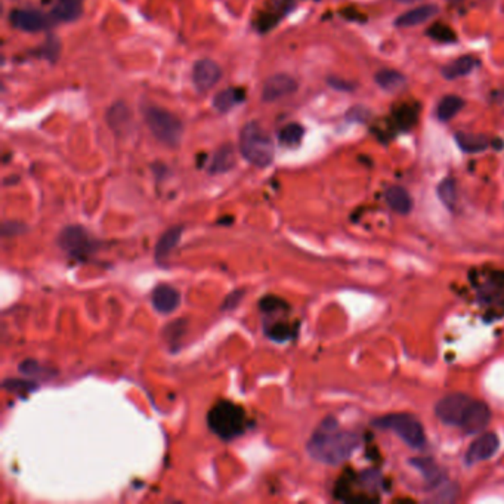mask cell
<instances>
[{
  "instance_id": "cell-1",
  "label": "cell",
  "mask_w": 504,
  "mask_h": 504,
  "mask_svg": "<svg viewBox=\"0 0 504 504\" xmlns=\"http://www.w3.org/2000/svg\"><path fill=\"white\" fill-rule=\"evenodd\" d=\"M359 442L361 439L356 434L342 430L333 417H327L310 436L308 451L312 459L336 466L349 459Z\"/></svg>"
},
{
  "instance_id": "cell-2",
  "label": "cell",
  "mask_w": 504,
  "mask_h": 504,
  "mask_svg": "<svg viewBox=\"0 0 504 504\" xmlns=\"http://www.w3.org/2000/svg\"><path fill=\"white\" fill-rule=\"evenodd\" d=\"M207 423L219 438L230 441L244 434L249 420L242 407L222 400L212 407L207 416Z\"/></svg>"
},
{
  "instance_id": "cell-3",
  "label": "cell",
  "mask_w": 504,
  "mask_h": 504,
  "mask_svg": "<svg viewBox=\"0 0 504 504\" xmlns=\"http://www.w3.org/2000/svg\"><path fill=\"white\" fill-rule=\"evenodd\" d=\"M239 151L243 157L258 167H267L274 160V143L263 127L251 122L239 134Z\"/></svg>"
},
{
  "instance_id": "cell-4",
  "label": "cell",
  "mask_w": 504,
  "mask_h": 504,
  "mask_svg": "<svg viewBox=\"0 0 504 504\" xmlns=\"http://www.w3.org/2000/svg\"><path fill=\"white\" fill-rule=\"evenodd\" d=\"M145 122L151 134L164 145H179L184 135V125L175 114L159 107H150L145 110Z\"/></svg>"
},
{
  "instance_id": "cell-5",
  "label": "cell",
  "mask_w": 504,
  "mask_h": 504,
  "mask_svg": "<svg viewBox=\"0 0 504 504\" xmlns=\"http://www.w3.org/2000/svg\"><path fill=\"white\" fill-rule=\"evenodd\" d=\"M373 425L379 429L395 432L411 448H422L425 446V429L422 423L410 414H388L376 418Z\"/></svg>"
},
{
  "instance_id": "cell-6",
  "label": "cell",
  "mask_w": 504,
  "mask_h": 504,
  "mask_svg": "<svg viewBox=\"0 0 504 504\" xmlns=\"http://www.w3.org/2000/svg\"><path fill=\"white\" fill-rule=\"evenodd\" d=\"M473 402L475 400L471 398L469 395L451 393L436 404L435 413L442 423L450 426H459L462 429L467 416H469Z\"/></svg>"
},
{
  "instance_id": "cell-7",
  "label": "cell",
  "mask_w": 504,
  "mask_h": 504,
  "mask_svg": "<svg viewBox=\"0 0 504 504\" xmlns=\"http://www.w3.org/2000/svg\"><path fill=\"white\" fill-rule=\"evenodd\" d=\"M58 243L64 251L74 258H85L95 251V242L81 226H67L59 234Z\"/></svg>"
},
{
  "instance_id": "cell-8",
  "label": "cell",
  "mask_w": 504,
  "mask_h": 504,
  "mask_svg": "<svg viewBox=\"0 0 504 504\" xmlns=\"http://www.w3.org/2000/svg\"><path fill=\"white\" fill-rule=\"evenodd\" d=\"M297 90V81L289 74L271 76L262 89V100L274 102L283 100Z\"/></svg>"
},
{
  "instance_id": "cell-9",
  "label": "cell",
  "mask_w": 504,
  "mask_h": 504,
  "mask_svg": "<svg viewBox=\"0 0 504 504\" xmlns=\"http://www.w3.org/2000/svg\"><path fill=\"white\" fill-rule=\"evenodd\" d=\"M500 448V439L496 434H484L479 436L466 452V464H475L493 457Z\"/></svg>"
},
{
  "instance_id": "cell-10",
  "label": "cell",
  "mask_w": 504,
  "mask_h": 504,
  "mask_svg": "<svg viewBox=\"0 0 504 504\" xmlns=\"http://www.w3.org/2000/svg\"><path fill=\"white\" fill-rule=\"evenodd\" d=\"M222 77L221 67L210 59H201L193 70V81L198 92L210 90Z\"/></svg>"
},
{
  "instance_id": "cell-11",
  "label": "cell",
  "mask_w": 504,
  "mask_h": 504,
  "mask_svg": "<svg viewBox=\"0 0 504 504\" xmlns=\"http://www.w3.org/2000/svg\"><path fill=\"white\" fill-rule=\"evenodd\" d=\"M10 24L15 29H19L22 31L34 33V31H40V30L46 29L47 21H46L45 15L40 14V12H38V10L17 9L10 14Z\"/></svg>"
},
{
  "instance_id": "cell-12",
  "label": "cell",
  "mask_w": 504,
  "mask_h": 504,
  "mask_svg": "<svg viewBox=\"0 0 504 504\" xmlns=\"http://www.w3.org/2000/svg\"><path fill=\"white\" fill-rule=\"evenodd\" d=\"M489 418H491V411H489L488 405L482 401L475 400L471 411H469V416H467L462 429H463V432H466V434H469V435L479 434V432L484 430L488 426Z\"/></svg>"
},
{
  "instance_id": "cell-13",
  "label": "cell",
  "mask_w": 504,
  "mask_h": 504,
  "mask_svg": "<svg viewBox=\"0 0 504 504\" xmlns=\"http://www.w3.org/2000/svg\"><path fill=\"white\" fill-rule=\"evenodd\" d=\"M179 302H181V296L172 285L162 284L152 293V305L160 314H171L179 306Z\"/></svg>"
},
{
  "instance_id": "cell-14",
  "label": "cell",
  "mask_w": 504,
  "mask_h": 504,
  "mask_svg": "<svg viewBox=\"0 0 504 504\" xmlns=\"http://www.w3.org/2000/svg\"><path fill=\"white\" fill-rule=\"evenodd\" d=\"M438 6L435 5H422L417 6L411 10L405 12L401 17L395 19V26L398 27H414L418 24L427 22L430 18H434L438 14Z\"/></svg>"
},
{
  "instance_id": "cell-15",
  "label": "cell",
  "mask_w": 504,
  "mask_h": 504,
  "mask_svg": "<svg viewBox=\"0 0 504 504\" xmlns=\"http://www.w3.org/2000/svg\"><path fill=\"white\" fill-rule=\"evenodd\" d=\"M478 290H479V297H481V301L487 302V305H489V302L497 301V299L498 301H501L504 296V274L493 272L491 274V277L485 280V283L478 285Z\"/></svg>"
},
{
  "instance_id": "cell-16",
  "label": "cell",
  "mask_w": 504,
  "mask_h": 504,
  "mask_svg": "<svg viewBox=\"0 0 504 504\" xmlns=\"http://www.w3.org/2000/svg\"><path fill=\"white\" fill-rule=\"evenodd\" d=\"M389 207L400 214L410 213L413 209V198L402 187H391L385 194Z\"/></svg>"
},
{
  "instance_id": "cell-17",
  "label": "cell",
  "mask_w": 504,
  "mask_h": 504,
  "mask_svg": "<svg viewBox=\"0 0 504 504\" xmlns=\"http://www.w3.org/2000/svg\"><path fill=\"white\" fill-rule=\"evenodd\" d=\"M182 231L184 226H173L163 234V237L159 239L157 247H155V259H157V262H162L169 258L172 250L176 247L179 239H181Z\"/></svg>"
},
{
  "instance_id": "cell-18",
  "label": "cell",
  "mask_w": 504,
  "mask_h": 504,
  "mask_svg": "<svg viewBox=\"0 0 504 504\" xmlns=\"http://www.w3.org/2000/svg\"><path fill=\"white\" fill-rule=\"evenodd\" d=\"M478 65L476 59L472 56H460L457 59H454L452 63L447 64L446 67L442 68V76L448 79V80H454L459 79L463 76H467L469 73H472V70Z\"/></svg>"
},
{
  "instance_id": "cell-19",
  "label": "cell",
  "mask_w": 504,
  "mask_h": 504,
  "mask_svg": "<svg viewBox=\"0 0 504 504\" xmlns=\"http://www.w3.org/2000/svg\"><path fill=\"white\" fill-rule=\"evenodd\" d=\"M455 141H457L459 147L464 152H469V154L485 151L491 145L489 139L485 135L467 134V132H459V134H455Z\"/></svg>"
},
{
  "instance_id": "cell-20",
  "label": "cell",
  "mask_w": 504,
  "mask_h": 504,
  "mask_svg": "<svg viewBox=\"0 0 504 504\" xmlns=\"http://www.w3.org/2000/svg\"><path fill=\"white\" fill-rule=\"evenodd\" d=\"M235 166V150L233 145H223L214 152L210 163V173H223Z\"/></svg>"
},
{
  "instance_id": "cell-21",
  "label": "cell",
  "mask_w": 504,
  "mask_h": 504,
  "mask_svg": "<svg viewBox=\"0 0 504 504\" xmlns=\"http://www.w3.org/2000/svg\"><path fill=\"white\" fill-rule=\"evenodd\" d=\"M263 330H265L268 338L275 342H285L294 336V329L287 321L265 320V322H263Z\"/></svg>"
},
{
  "instance_id": "cell-22",
  "label": "cell",
  "mask_w": 504,
  "mask_h": 504,
  "mask_svg": "<svg viewBox=\"0 0 504 504\" xmlns=\"http://www.w3.org/2000/svg\"><path fill=\"white\" fill-rule=\"evenodd\" d=\"M244 97H246L244 90L230 88V89H225L216 95L213 100V105L216 110L225 113V111H230L234 105L242 102L244 100Z\"/></svg>"
},
{
  "instance_id": "cell-23",
  "label": "cell",
  "mask_w": 504,
  "mask_h": 504,
  "mask_svg": "<svg viewBox=\"0 0 504 504\" xmlns=\"http://www.w3.org/2000/svg\"><path fill=\"white\" fill-rule=\"evenodd\" d=\"M375 80L381 89H385L388 92L400 90L401 88H404L405 81H407L405 76L398 73V71H395V70H381V71H379V73L375 77Z\"/></svg>"
},
{
  "instance_id": "cell-24",
  "label": "cell",
  "mask_w": 504,
  "mask_h": 504,
  "mask_svg": "<svg viewBox=\"0 0 504 504\" xmlns=\"http://www.w3.org/2000/svg\"><path fill=\"white\" fill-rule=\"evenodd\" d=\"M130 118L132 116L129 111V107L123 102L114 104L107 114V122L114 130H123L126 126H129Z\"/></svg>"
},
{
  "instance_id": "cell-25",
  "label": "cell",
  "mask_w": 504,
  "mask_h": 504,
  "mask_svg": "<svg viewBox=\"0 0 504 504\" xmlns=\"http://www.w3.org/2000/svg\"><path fill=\"white\" fill-rule=\"evenodd\" d=\"M464 105V101L460 97H455V95H448L443 100H441L438 105L436 116L441 122H448L455 114H459L460 110Z\"/></svg>"
},
{
  "instance_id": "cell-26",
  "label": "cell",
  "mask_w": 504,
  "mask_h": 504,
  "mask_svg": "<svg viewBox=\"0 0 504 504\" xmlns=\"http://www.w3.org/2000/svg\"><path fill=\"white\" fill-rule=\"evenodd\" d=\"M411 463L417 467V469H418L420 472H422V473L425 475L426 481H427L429 485H432V487L438 485V484L441 482V479L443 478V473L441 472L439 467H438L434 462L429 460V459H416V460H413Z\"/></svg>"
},
{
  "instance_id": "cell-27",
  "label": "cell",
  "mask_w": 504,
  "mask_h": 504,
  "mask_svg": "<svg viewBox=\"0 0 504 504\" xmlns=\"http://www.w3.org/2000/svg\"><path fill=\"white\" fill-rule=\"evenodd\" d=\"M52 14L59 21H76L81 14L80 2H59Z\"/></svg>"
},
{
  "instance_id": "cell-28",
  "label": "cell",
  "mask_w": 504,
  "mask_h": 504,
  "mask_svg": "<svg viewBox=\"0 0 504 504\" xmlns=\"http://www.w3.org/2000/svg\"><path fill=\"white\" fill-rule=\"evenodd\" d=\"M438 197L450 210L454 209L455 201H457V189H455V182L452 179H443L438 185Z\"/></svg>"
},
{
  "instance_id": "cell-29",
  "label": "cell",
  "mask_w": 504,
  "mask_h": 504,
  "mask_svg": "<svg viewBox=\"0 0 504 504\" xmlns=\"http://www.w3.org/2000/svg\"><path fill=\"white\" fill-rule=\"evenodd\" d=\"M304 134H305V129L301 125L290 123L281 129L280 141L284 143V145L293 147V145H297V143L302 141Z\"/></svg>"
},
{
  "instance_id": "cell-30",
  "label": "cell",
  "mask_w": 504,
  "mask_h": 504,
  "mask_svg": "<svg viewBox=\"0 0 504 504\" xmlns=\"http://www.w3.org/2000/svg\"><path fill=\"white\" fill-rule=\"evenodd\" d=\"M259 308L262 309L263 314L267 315H274V314H280V312H284L289 309V305H287L283 299L277 297V296H265L259 302Z\"/></svg>"
},
{
  "instance_id": "cell-31",
  "label": "cell",
  "mask_w": 504,
  "mask_h": 504,
  "mask_svg": "<svg viewBox=\"0 0 504 504\" xmlns=\"http://www.w3.org/2000/svg\"><path fill=\"white\" fill-rule=\"evenodd\" d=\"M427 34L430 36V39L438 40L441 43H452L457 40V36L452 31V29H450L446 24H435L427 30Z\"/></svg>"
},
{
  "instance_id": "cell-32",
  "label": "cell",
  "mask_w": 504,
  "mask_h": 504,
  "mask_svg": "<svg viewBox=\"0 0 504 504\" xmlns=\"http://www.w3.org/2000/svg\"><path fill=\"white\" fill-rule=\"evenodd\" d=\"M3 386L8 391L12 392H21V393H29L31 391L36 389V385L33 381H27V380H19V379H9L3 381Z\"/></svg>"
},
{
  "instance_id": "cell-33",
  "label": "cell",
  "mask_w": 504,
  "mask_h": 504,
  "mask_svg": "<svg viewBox=\"0 0 504 504\" xmlns=\"http://www.w3.org/2000/svg\"><path fill=\"white\" fill-rule=\"evenodd\" d=\"M359 481L363 482L364 487L370 488V489H376L377 485L380 484V473L377 471H367L359 478Z\"/></svg>"
},
{
  "instance_id": "cell-34",
  "label": "cell",
  "mask_w": 504,
  "mask_h": 504,
  "mask_svg": "<svg viewBox=\"0 0 504 504\" xmlns=\"http://www.w3.org/2000/svg\"><path fill=\"white\" fill-rule=\"evenodd\" d=\"M416 122V111H413L411 108H404L398 113V123L402 127H410L413 123Z\"/></svg>"
},
{
  "instance_id": "cell-35",
  "label": "cell",
  "mask_w": 504,
  "mask_h": 504,
  "mask_svg": "<svg viewBox=\"0 0 504 504\" xmlns=\"http://www.w3.org/2000/svg\"><path fill=\"white\" fill-rule=\"evenodd\" d=\"M243 292L242 290H235V292H233L230 296H228L226 299H225V302H223V309H233V308H235L237 305H238V302L239 301H242V297H243Z\"/></svg>"
},
{
  "instance_id": "cell-36",
  "label": "cell",
  "mask_w": 504,
  "mask_h": 504,
  "mask_svg": "<svg viewBox=\"0 0 504 504\" xmlns=\"http://www.w3.org/2000/svg\"><path fill=\"white\" fill-rule=\"evenodd\" d=\"M329 83H330L331 88L339 89V90H352V89H354V86H351V83L342 81V80H339V79H330Z\"/></svg>"
},
{
  "instance_id": "cell-37",
  "label": "cell",
  "mask_w": 504,
  "mask_h": 504,
  "mask_svg": "<svg viewBox=\"0 0 504 504\" xmlns=\"http://www.w3.org/2000/svg\"><path fill=\"white\" fill-rule=\"evenodd\" d=\"M398 2H401V3H413V2H417V0H398Z\"/></svg>"
},
{
  "instance_id": "cell-38",
  "label": "cell",
  "mask_w": 504,
  "mask_h": 504,
  "mask_svg": "<svg viewBox=\"0 0 504 504\" xmlns=\"http://www.w3.org/2000/svg\"><path fill=\"white\" fill-rule=\"evenodd\" d=\"M59 2H80V0H59Z\"/></svg>"
},
{
  "instance_id": "cell-39",
  "label": "cell",
  "mask_w": 504,
  "mask_h": 504,
  "mask_svg": "<svg viewBox=\"0 0 504 504\" xmlns=\"http://www.w3.org/2000/svg\"><path fill=\"white\" fill-rule=\"evenodd\" d=\"M450 2H454V3H457V2H462V0H450Z\"/></svg>"
}]
</instances>
